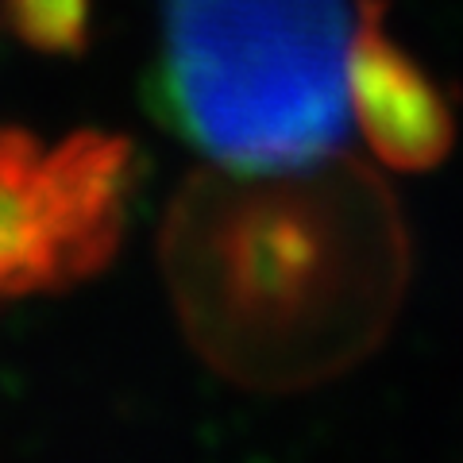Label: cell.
I'll return each instance as SVG.
<instances>
[{"label": "cell", "instance_id": "obj_1", "mask_svg": "<svg viewBox=\"0 0 463 463\" xmlns=\"http://www.w3.org/2000/svg\"><path fill=\"white\" fill-rule=\"evenodd\" d=\"M355 20V0H158L151 109L221 178L340 166Z\"/></svg>", "mask_w": 463, "mask_h": 463}, {"label": "cell", "instance_id": "obj_2", "mask_svg": "<svg viewBox=\"0 0 463 463\" xmlns=\"http://www.w3.org/2000/svg\"><path fill=\"white\" fill-rule=\"evenodd\" d=\"M132 163L128 139L109 132L43 143L0 128V301L66 289L109 263Z\"/></svg>", "mask_w": 463, "mask_h": 463}, {"label": "cell", "instance_id": "obj_3", "mask_svg": "<svg viewBox=\"0 0 463 463\" xmlns=\"http://www.w3.org/2000/svg\"><path fill=\"white\" fill-rule=\"evenodd\" d=\"M352 132L394 170H432L456 143V116L429 70L386 32L383 0H359L347 47Z\"/></svg>", "mask_w": 463, "mask_h": 463}, {"label": "cell", "instance_id": "obj_4", "mask_svg": "<svg viewBox=\"0 0 463 463\" xmlns=\"http://www.w3.org/2000/svg\"><path fill=\"white\" fill-rule=\"evenodd\" d=\"M0 27L39 54H78L90 43L93 0H0Z\"/></svg>", "mask_w": 463, "mask_h": 463}]
</instances>
